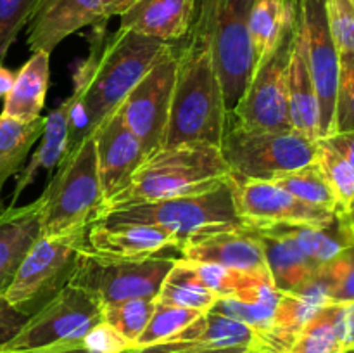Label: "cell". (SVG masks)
<instances>
[{"mask_svg":"<svg viewBox=\"0 0 354 353\" xmlns=\"http://www.w3.org/2000/svg\"><path fill=\"white\" fill-rule=\"evenodd\" d=\"M41 235H61L88 228L104 206L93 135L66 154L41 194Z\"/></svg>","mask_w":354,"mask_h":353,"instance_id":"obj_5","label":"cell"},{"mask_svg":"<svg viewBox=\"0 0 354 353\" xmlns=\"http://www.w3.org/2000/svg\"><path fill=\"white\" fill-rule=\"evenodd\" d=\"M251 350L248 348H213V350H196V352H185V353H248Z\"/></svg>","mask_w":354,"mask_h":353,"instance_id":"obj_46","label":"cell"},{"mask_svg":"<svg viewBox=\"0 0 354 353\" xmlns=\"http://www.w3.org/2000/svg\"><path fill=\"white\" fill-rule=\"evenodd\" d=\"M254 2L196 0L194 21L206 30L213 44L228 114L237 106L254 69V52L249 38V17Z\"/></svg>","mask_w":354,"mask_h":353,"instance_id":"obj_7","label":"cell"},{"mask_svg":"<svg viewBox=\"0 0 354 353\" xmlns=\"http://www.w3.org/2000/svg\"><path fill=\"white\" fill-rule=\"evenodd\" d=\"M189 262V260H185ZM194 272L201 279V282L211 291L216 298L234 296L235 286H237V277L241 270L227 269V266L214 265V263H197L189 262Z\"/></svg>","mask_w":354,"mask_h":353,"instance_id":"obj_37","label":"cell"},{"mask_svg":"<svg viewBox=\"0 0 354 353\" xmlns=\"http://www.w3.org/2000/svg\"><path fill=\"white\" fill-rule=\"evenodd\" d=\"M335 308L337 303H328L322 308L301 329L289 353H341V343L335 332Z\"/></svg>","mask_w":354,"mask_h":353,"instance_id":"obj_30","label":"cell"},{"mask_svg":"<svg viewBox=\"0 0 354 353\" xmlns=\"http://www.w3.org/2000/svg\"><path fill=\"white\" fill-rule=\"evenodd\" d=\"M230 179V166L218 145L189 142L165 147L149 156L138 166L130 182L104 203L99 215L137 204L206 192Z\"/></svg>","mask_w":354,"mask_h":353,"instance_id":"obj_3","label":"cell"},{"mask_svg":"<svg viewBox=\"0 0 354 353\" xmlns=\"http://www.w3.org/2000/svg\"><path fill=\"white\" fill-rule=\"evenodd\" d=\"M38 0H0V64L30 21Z\"/></svg>","mask_w":354,"mask_h":353,"instance_id":"obj_36","label":"cell"},{"mask_svg":"<svg viewBox=\"0 0 354 353\" xmlns=\"http://www.w3.org/2000/svg\"><path fill=\"white\" fill-rule=\"evenodd\" d=\"M354 132V54H341L330 135Z\"/></svg>","mask_w":354,"mask_h":353,"instance_id":"obj_35","label":"cell"},{"mask_svg":"<svg viewBox=\"0 0 354 353\" xmlns=\"http://www.w3.org/2000/svg\"><path fill=\"white\" fill-rule=\"evenodd\" d=\"M99 322H102V307L99 301L82 287L68 284L38 308L19 334L2 346L0 352H31L80 343Z\"/></svg>","mask_w":354,"mask_h":353,"instance_id":"obj_11","label":"cell"},{"mask_svg":"<svg viewBox=\"0 0 354 353\" xmlns=\"http://www.w3.org/2000/svg\"><path fill=\"white\" fill-rule=\"evenodd\" d=\"M220 149L234 179L273 182L317 161L318 141L296 130L244 127L228 114Z\"/></svg>","mask_w":354,"mask_h":353,"instance_id":"obj_6","label":"cell"},{"mask_svg":"<svg viewBox=\"0 0 354 353\" xmlns=\"http://www.w3.org/2000/svg\"><path fill=\"white\" fill-rule=\"evenodd\" d=\"M97 147L100 185L104 203L116 196L133 176L138 166L147 159L142 142L121 118L120 109L114 111L93 134Z\"/></svg>","mask_w":354,"mask_h":353,"instance_id":"obj_16","label":"cell"},{"mask_svg":"<svg viewBox=\"0 0 354 353\" xmlns=\"http://www.w3.org/2000/svg\"><path fill=\"white\" fill-rule=\"evenodd\" d=\"M28 320L30 315L21 311L10 301H7L3 294H0V348L12 341Z\"/></svg>","mask_w":354,"mask_h":353,"instance_id":"obj_39","label":"cell"},{"mask_svg":"<svg viewBox=\"0 0 354 353\" xmlns=\"http://www.w3.org/2000/svg\"><path fill=\"white\" fill-rule=\"evenodd\" d=\"M280 225L286 234H289L294 241L299 244V248L317 263L318 266H324L332 258L339 255L346 246V239L342 237L341 230L337 227V220L330 227H313V225Z\"/></svg>","mask_w":354,"mask_h":353,"instance_id":"obj_29","label":"cell"},{"mask_svg":"<svg viewBox=\"0 0 354 353\" xmlns=\"http://www.w3.org/2000/svg\"><path fill=\"white\" fill-rule=\"evenodd\" d=\"M82 343L90 353H127L133 350V345L124 336L104 320L90 329Z\"/></svg>","mask_w":354,"mask_h":353,"instance_id":"obj_38","label":"cell"},{"mask_svg":"<svg viewBox=\"0 0 354 353\" xmlns=\"http://www.w3.org/2000/svg\"><path fill=\"white\" fill-rule=\"evenodd\" d=\"M86 230L88 228L61 235H40L3 293L7 301L31 317L68 286L76 272L80 256L88 248Z\"/></svg>","mask_w":354,"mask_h":353,"instance_id":"obj_8","label":"cell"},{"mask_svg":"<svg viewBox=\"0 0 354 353\" xmlns=\"http://www.w3.org/2000/svg\"><path fill=\"white\" fill-rule=\"evenodd\" d=\"M95 221L152 225L173 235L180 248L187 242L245 224L235 206L234 176L206 192L104 211Z\"/></svg>","mask_w":354,"mask_h":353,"instance_id":"obj_4","label":"cell"},{"mask_svg":"<svg viewBox=\"0 0 354 353\" xmlns=\"http://www.w3.org/2000/svg\"><path fill=\"white\" fill-rule=\"evenodd\" d=\"M14 80H16V73H12L6 66L0 64V99H6L7 93L12 89Z\"/></svg>","mask_w":354,"mask_h":353,"instance_id":"obj_45","label":"cell"},{"mask_svg":"<svg viewBox=\"0 0 354 353\" xmlns=\"http://www.w3.org/2000/svg\"><path fill=\"white\" fill-rule=\"evenodd\" d=\"M178 251L189 262L214 263L242 272L268 270L261 241L248 224L187 242Z\"/></svg>","mask_w":354,"mask_h":353,"instance_id":"obj_18","label":"cell"},{"mask_svg":"<svg viewBox=\"0 0 354 353\" xmlns=\"http://www.w3.org/2000/svg\"><path fill=\"white\" fill-rule=\"evenodd\" d=\"M341 353H354V346H351V348H344Z\"/></svg>","mask_w":354,"mask_h":353,"instance_id":"obj_47","label":"cell"},{"mask_svg":"<svg viewBox=\"0 0 354 353\" xmlns=\"http://www.w3.org/2000/svg\"><path fill=\"white\" fill-rule=\"evenodd\" d=\"M258 234L273 284L282 293H296L317 277L320 266L277 224H248Z\"/></svg>","mask_w":354,"mask_h":353,"instance_id":"obj_20","label":"cell"},{"mask_svg":"<svg viewBox=\"0 0 354 353\" xmlns=\"http://www.w3.org/2000/svg\"><path fill=\"white\" fill-rule=\"evenodd\" d=\"M176 44L156 59L118 107L127 127L140 138L147 158L165 147L176 78Z\"/></svg>","mask_w":354,"mask_h":353,"instance_id":"obj_12","label":"cell"},{"mask_svg":"<svg viewBox=\"0 0 354 353\" xmlns=\"http://www.w3.org/2000/svg\"><path fill=\"white\" fill-rule=\"evenodd\" d=\"M317 163L337 196L339 211H341L354 197V168L324 138H318Z\"/></svg>","mask_w":354,"mask_h":353,"instance_id":"obj_34","label":"cell"},{"mask_svg":"<svg viewBox=\"0 0 354 353\" xmlns=\"http://www.w3.org/2000/svg\"><path fill=\"white\" fill-rule=\"evenodd\" d=\"M203 314L204 311L173 307V305H165L156 301L151 320H149L147 327L144 329L140 338L137 339L133 348H144V346H151L156 345V343L165 341V339L171 338L173 334L182 331L183 327H187L190 322H194Z\"/></svg>","mask_w":354,"mask_h":353,"instance_id":"obj_32","label":"cell"},{"mask_svg":"<svg viewBox=\"0 0 354 353\" xmlns=\"http://www.w3.org/2000/svg\"><path fill=\"white\" fill-rule=\"evenodd\" d=\"M227 121L213 44L206 30L194 21L189 35L176 44V78L165 147L189 142L220 147Z\"/></svg>","mask_w":354,"mask_h":353,"instance_id":"obj_2","label":"cell"},{"mask_svg":"<svg viewBox=\"0 0 354 353\" xmlns=\"http://www.w3.org/2000/svg\"><path fill=\"white\" fill-rule=\"evenodd\" d=\"M104 0H38L28 21V47L52 52L73 33L86 26L106 24Z\"/></svg>","mask_w":354,"mask_h":353,"instance_id":"obj_15","label":"cell"},{"mask_svg":"<svg viewBox=\"0 0 354 353\" xmlns=\"http://www.w3.org/2000/svg\"><path fill=\"white\" fill-rule=\"evenodd\" d=\"M156 301L197 311H209L216 296L201 282L190 263L180 258L175 260V265L162 280Z\"/></svg>","mask_w":354,"mask_h":353,"instance_id":"obj_27","label":"cell"},{"mask_svg":"<svg viewBox=\"0 0 354 353\" xmlns=\"http://www.w3.org/2000/svg\"><path fill=\"white\" fill-rule=\"evenodd\" d=\"M44 199L10 206L0 213V294L6 293L31 246L41 235Z\"/></svg>","mask_w":354,"mask_h":353,"instance_id":"obj_22","label":"cell"},{"mask_svg":"<svg viewBox=\"0 0 354 353\" xmlns=\"http://www.w3.org/2000/svg\"><path fill=\"white\" fill-rule=\"evenodd\" d=\"M135 2H138V0H104V16H106V21H109L111 17H120Z\"/></svg>","mask_w":354,"mask_h":353,"instance_id":"obj_43","label":"cell"},{"mask_svg":"<svg viewBox=\"0 0 354 353\" xmlns=\"http://www.w3.org/2000/svg\"><path fill=\"white\" fill-rule=\"evenodd\" d=\"M248 353H252V352H248Z\"/></svg>","mask_w":354,"mask_h":353,"instance_id":"obj_49","label":"cell"},{"mask_svg":"<svg viewBox=\"0 0 354 353\" xmlns=\"http://www.w3.org/2000/svg\"><path fill=\"white\" fill-rule=\"evenodd\" d=\"M93 253L114 258H149L162 249H178L173 235L158 227L130 221H93L86 230Z\"/></svg>","mask_w":354,"mask_h":353,"instance_id":"obj_19","label":"cell"},{"mask_svg":"<svg viewBox=\"0 0 354 353\" xmlns=\"http://www.w3.org/2000/svg\"><path fill=\"white\" fill-rule=\"evenodd\" d=\"M154 307L156 300H151V298H135V300L107 305L102 308V320L113 325L135 346L151 320Z\"/></svg>","mask_w":354,"mask_h":353,"instance_id":"obj_31","label":"cell"},{"mask_svg":"<svg viewBox=\"0 0 354 353\" xmlns=\"http://www.w3.org/2000/svg\"><path fill=\"white\" fill-rule=\"evenodd\" d=\"M17 353H90V352L83 346V343L80 341V343H68V345L48 346V348L31 350V352H17Z\"/></svg>","mask_w":354,"mask_h":353,"instance_id":"obj_44","label":"cell"},{"mask_svg":"<svg viewBox=\"0 0 354 353\" xmlns=\"http://www.w3.org/2000/svg\"><path fill=\"white\" fill-rule=\"evenodd\" d=\"M175 260L166 256L114 258L86 248L69 284L92 294L102 308L135 298L156 300Z\"/></svg>","mask_w":354,"mask_h":353,"instance_id":"obj_9","label":"cell"},{"mask_svg":"<svg viewBox=\"0 0 354 353\" xmlns=\"http://www.w3.org/2000/svg\"><path fill=\"white\" fill-rule=\"evenodd\" d=\"M335 332H337L342 350L354 346V301L337 303V308H335Z\"/></svg>","mask_w":354,"mask_h":353,"instance_id":"obj_40","label":"cell"},{"mask_svg":"<svg viewBox=\"0 0 354 353\" xmlns=\"http://www.w3.org/2000/svg\"><path fill=\"white\" fill-rule=\"evenodd\" d=\"M93 31L92 48L78 66L75 90L69 97V151L95 134L171 45L124 28L107 35L106 24H97Z\"/></svg>","mask_w":354,"mask_h":353,"instance_id":"obj_1","label":"cell"},{"mask_svg":"<svg viewBox=\"0 0 354 353\" xmlns=\"http://www.w3.org/2000/svg\"><path fill=\"white\" fill-rule=\"evenodd\" d=\"M196 16V0H138L120 16V28L166 44L189 35Z\"/></svg>","mask_w":354,"mask_h":353,"instance_id":"obj_21","label":"cell"},{"mask_svg":"<svg viewBox=\"0 0 354 353\" xmlns=\"http://www.w3.org/2000/svg\"><path fill=\"white\" fill-rule=\"evenodd\" d=\"M44 118L35 121H19L0 114V192L12 175L24 165L31 147L44 134Z\"/></svg>","mask_w":354,"mask_h":353,"instance_id":"obj_26","label":"cell"},{"mask_svg":"<svg viewBox=\"0 0 354 353\" xmlns=\"http://www.w3.org/2000/svg\"><path fill=\"white\" fill-rule=\"evenodd\" d=\"M332 303L354 301V244L346 246L317 273Z\"/></svg>","mask_w":354,"mask_h":353,"instance_id":"obj_33","label":"cell"},{"mask_svg":"<svg viewBox=\"0 0 354 353\" xmlns=\"http://www.w3.org/2000/svg\"><path fill=\"white\" fill-rule=\"evenodd\" d=\"M353 3H354V0H353Z\"/></svg>","mask_w":354,"mask_h":353,"instance_id":"obj_50","label":"cell"},{"mask_svg":"<svg viewBox=\"0 0 354 353\" xmlns=\"http://www.w3.org/2000/svg\"><path fill=\"white\" fill-rule=\"evenodd\" d=\"M3 211V206H2V199H0V213H2Z\"/></svg>","mask_w":354,"mask_h":353,"instance_id":"obj_48","label":"cell"},{"mask_svg":"<svg viewBox=\"0 0 354 353\" xmlns=\"http://www.w3.org/2000/svg\"><path fill=\"white\" fill-rule=\"evenodd\" d=\"M296 2L299 26L306 47L308 66L320 104V138H324L328 137L332 130L341 54L328 26L325 0H296Z\"/></svg>","mask_w":354,"mask_h":353,"instance_id":"obj_13","label":"cell"},{"mask_svg":"<svg viewBox=\"0 0 354 353\" xmlns=\"http://www.w3.org/2000/svg\"><path fill=\"white\" fill-rule=\"evenodd\" d=\"M273 182L282 187V189H286L287 192L292 194V196H296L297 199L304 201V203L334 211V213L339 211L337 196L332 190L330 183L325 179L324 172H322L320 165L317 161L310 163V165L303 166L299 170H294L290 173H286V175L279 176Z\"/></svg>","mask_w":354,"mask_h":353,"instance_id":"obj_28","label":"cell"},{"mask_svg":"<svg viewBox=\"0 0 354 353\" xmlns=\"http://www.w3.org/2000/svg\"><path fill=\"white\" fill-rule=\"evenodd\" d=\"M69 113H71V99H66L57 109L48 113L44 118V134L40 137V145L31 156L30 163L21 170L19 176L14 187L12 201L10 206H16V201L23 194V190L35 180L40 170L57 168L62 159L66 158L69 151Z\"/></svg>","mask_w":354,"mask_h":353,"instance_id":"obj_25","label":"cell"},{"mask_svg":"<svg viewBox=\"0 0 354 353\" xmlns=\"http://www.w3.org/2000/svg\"><path fill=\"white\" fill-rule=\"evenodd\" d=\"M254 341V329L209 310L199 315L171 338L144 348H133L127 353H185L213 348L251 350Z\"/></svg>","mask_w":354,"mask_h":353,"instance_id":"obj_17","label":"cell"},{"mask_svg":"<svg viewBox=\"0 0 354 353\" xmlns=\"http://www.w3.org/2000/svg\"><path fill=\"white\" fill-rule=\"evenodd\" d=\"M287 114L292 130L313 141L320 138V104L308 66L299 17H297L296 44H294L289 75H287Z\"/></svg>","mask_w":354,"mask_h":353,"instance_id":"obj_23","label":"cell"},{"mask_svg":"<svg viewBox=\"0 0 354 353\" xmlns=\"http://www.w3.org/2000/svg\"><path fill=\"white\" fill-rule=\"evenodd\" d=\"M324 141L330 145L332 149L339 152L346 161L354 168V132H346V134H334L324 137Z\"/></svg>","mask_w":354,"mask_h":353,"instance_id":"obj_41","label":"cell"},{"mask_svg":"<svg viewBox=\"0 0 354 353\" xmlns=\"http://www.w3.org/2000/svg\"><path fill=\"white\" fill-rule=\"evenodd\" d=\"M235 206L245 224H289L330 227L337 213L297 199L275 182L234 179Z\"/></svg>","mask_w":354,"mask_h":353,"instance_id":"obj_14","label":"cell"},{"mask_svg":"<svg viewBox=\"0 0 354 353\" xmlns=\"http://www.w3.org/2000/svg\"><path fill=\"white\" fill-rule=\"evenodd\" d=\"M297 35V3L290 23L283 28L272 51L259 59L237 106L235 121L259 130H292L287 114V75Z\"/></svg>","mask_w":354,"mask_h":353,"instance_id":"obj_10","label":"cell"},{"mask_svg":"<svg viewBox=\"0 0 354 353\" xmlns=\"http://www.w3.org/2000/svg\"><path fill=\"white\" fill-rule=\"evenodd\" d=\"M0 353H2V352H0Z\"/></svg>","mask_w":354,"mask_h":353,"instance_id":"obj_51","label":"cell"},{"mask_svg":"<svg viewBox=\"0 0 354 353\" xmlns=\"http://www.w3.org/2000/svg\"><path fill=\"white\" fill-rule=\"evenodd\" d=\"M50 73V54L35 52L16 73V80L3 99L2 116L19 121H35L45 106Z\"/></svg>","mask_w":354,"mask_h":353,"instance_id":"obj_24","label":"cell"},{"mask_svg":"<svg viewBox=\"0 0 354 353\" xmlns=\"http://www.w3.org/2000/svg\"><path fill=\"white\" fill-rule=\"evenodd\" d=\"M337 227L348 244H354V197L337 213Z\"/></svg>","mask_w":354,"mask_h":353,"instance_id":"obj_42","label":"cell"}]
</instances>
